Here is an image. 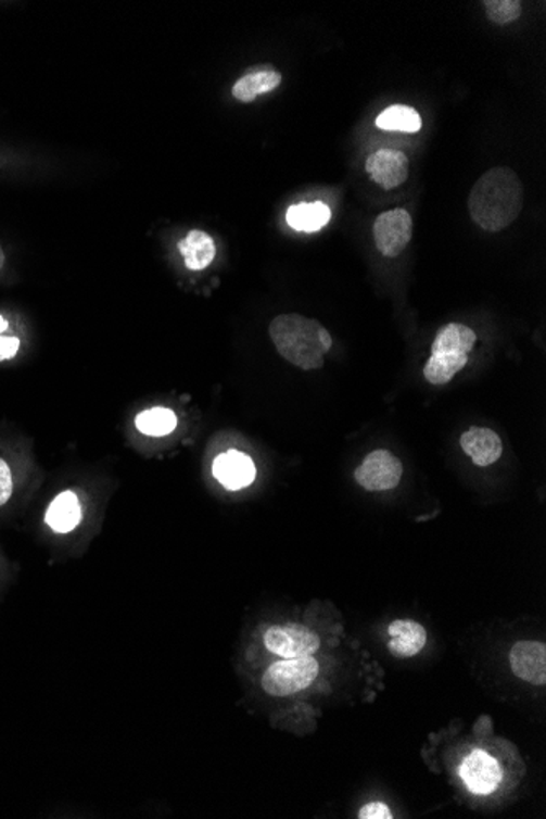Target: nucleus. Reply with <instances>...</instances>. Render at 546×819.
I'll return each mask as SVG.
<instances>
[{
  "label": "nucleus",
  "mask_w": 546,
  "mask_h": 819,
  "mask_svg": "<svg viewBox=\"0 0 546 819\" xmlns=\"http://www.w3.org/2000/svg\"><path fill=\"white\" fill-rule=\"evenodd\" d=\"M477 342V332L464 324L452 323L442 327L434 344H432V354L434 357H445V355H470Z\"/></svg>",
  "instance_id": "nucleus-14"
},
{
  "label": "nucleus",
  "mask_w": 546,
  "mask_h": 819,
  "mask_svg": "<svg viewBox=\"0 0 546 819\" xmlns=\"http://www.w3.org/2000/svg\"><path fill=\"white\" fill-rule=\"evenodd\" d=\"M14 491V481H12L11 468L8 463L0 458V506H4L11 500Z\"/></svg>",
  "instance_id": "nucleus-22"
},
{
  "label": "nucleus",
  "mask_w": 546,
  "mask_h": 819,
  "mask_svg": "<svg viewBox=\"0 0 546 819\" xmlns=\"http://www.w3.org/2000/svg\"><path fill=\"white\" fill-rule=\"evenodd\" d=\"M135 424L138 430L147 433V436L163 437L176 429L177 417L173 411L166 410V407H153V410L138 414Z\"/></svg>",
  "instance_id": "nucleus-19"
},
{
  "label": "nucleus",
  "mask_w": 546,
  "mask_h": 819,
  "mask_svg": "<svg viewBox=\"0 0 546 819\" xmlns=\"http://www.w3.org/2000/svg\"><path fill=\"white\" fill-rule=\"evenodd\" d=\"M391 641L388 650L394 658H412L428 643V631L418 621L394 620L390 625Z\"/></svg>",
  "instance_id": "nucleus-12"
},
{
  "label": "nucleus",
  "mask_w": 546,
  "mask_h": 819,
  "mask_svg": "<svg viewBox=\"0 0 546 819\" xmlns=\"http://www.w3.org/2000/svg\"><path fill=\"white\" fill-rule=\"evenodd\" d=\"M287 222L296 231L316 232L331 222V209L322 202L299 203L290 206Z\"/></svg>",
  "instance_id": "nucleus-17"
},
{
  "label": "nucleus",
  "mask_w": 546,
  "mask_h": 819,
  "mask_svg": "<svg viewBox=\"0 0 546 819\" xmlns=\"http://www.w3.org/2000/svg\"><path fill=\"white\" fill-rule=\"evenodd\" d=\"M82 519L79 500L73 491H64L48 507L45 522L58 533L73 532Z\"/></svg>",
  "instance_id": "nucleus-15"
},
{
  "label": "nucleus",
  "mask_w": 546,
  "mask_h": 819,
  "mask_svg": "<svg viewBox=\"0 0 546 819\" xmlns=\"http://www.w3.org/2000/svg\"><path fill=\"white\" fill-rule=\"evenodd\" d=\"M377 126L384 131L418 133L422 128V118L412 106L393 105L380 113Z\"/></svg>",
  "instance_id": "nucleus-18"
},
{
  "label": "nucleus",
  "mask_w": 546,
  "mask_h": 819,
  "mask_svg": "<svg viewBox=\"0 0 546 819\" xmlns=\"http://www.w3.org/2000/svg\"><path fill=\"white\" fill-rule=\"evenodd\" d=\"M264 643L268 651L285 659L308 658L321 646L318 633L299 623L268 628L264 634Z\"/></svg>",
  "instance_id": "nucleus-4"
},
{
  "label": "nucleus",
  "mask_w": 546,
  "mask_h": 819,
  "mask_svg": "<svg viewBox=\"0 0 546 819\" xmlns=\"http://www.w3.org/2000/svg\"><path fill=\"white\" fill-rule=\"evenodd\" d=\"M354 476L355 481L371 493L388 491L399 484L403 463L388 450H374L355 469Z\"/></svg>",
  "instance_id": "nucleus-5"
},
{
  "label": "nucleus",
  "mask_w": 546,
  "mask_h": 819,
  "mask_svg": "<svg viewBox=\"0 0 546 819\" xmlns=\"http://www.w3.org/2000/svg\"><path fill=\"white\" fill-rule=\"evenodd\" d=\"M4 264H5L4 249H2V245H0V268L4 267Z\"/></svg>",
  "instance_id": "nucleus-26"
},
{
  "label": "nucleus",
  "mask_w": 546,
  "mask_h": 819,
  "mask_svg": "<svg viewBox=\"0 0 546 819\" xmlns=\"http://www.w3.org/2000/svg\"><path fill=\"white\" fill-rule=\"evenodd\" d=\"M468 364V355H445L434 357L431 355L424 367L426 380L431 385H445L464 370Z\"/></svg>",
  "instance_id": "nucleus-20"
},
{
  "label": "nucleus",
  "mask_w": 546,
  "mask_h": 819,
  "mask_svg": "<svg viewBox=\"0 0 546 819\" xmlns=\"http://www.w3.org/2000/svg\"><path fill=\"white\" fill-rule=\"evenodd\" d=\"M8 320L4 319V317L0 316V336H2V332L8 331Z\"/></svg>",
  "instance_id": "nucleus-25"
},
{
  "label": "nucleus",
  "mask_w": 546,
  "mask_h": 819,
  "mask_svg": "<svg viewBox=\"0 0 546 819\" xmlns=\"http://www.w3.org/2000/svg\"><path fill=\"white\" fill-rule=\"evenodd\" d=\"M374 244L384 257H397L412 238V218L406 210L381 213L373 226Z\"/></svg>",
  "instance_id": "nucleus-6"
},
{
  "label": "nucleus",
  "mask_w": 546,
  "mask_h": 819,
  "mask_svg": "<svg viewBox=\"0 0 546 819\" xmlns=\"http://www.w3.org/2000/svg\"><path fill=\"white\" fill-rule=\"evenodd\" d=\"M510 669L517 678L533 685L546 684V646L538 641H519L509 654Z\"/></svg>",
  "instance_id": "nucleus-9"
},
{
  "label": "nucleus",
  "mask_w": 546,
  "mask_h": 819,
  "mask_svg": "<svg viewBox=\"0 0 546 819\" xmlns=\"http://www.w3.org/2000/svg\"><path fill=\"white\" fill-rule=\"evenodd\" d=\"M268 335L285 361L306 371L321 368L332 348L328 329L302 314H280L271 320Z\"/></svg>",
  "instance_id": "nucleus-2"
},
{
  "label": "nucleus",
  "mask_w": 546,
  "mask_h": 819,
  "mask_svg": "<svg viewBox=\"0 0 546 819\" xmlns=\"http://www.w3.org/2000/svg\"><path fill=\"white\" fill-rule=\"evenodd\" d=\"M213 476L229 491H238L254 482L255 465L245 453L228 450L213 462Z\"/></svg>",
  "instance_id": "nucleus-10"
},
{
  "label": "nucleus",
  "mask_w": 546,
  "mask_h": 819,
  "mask_svg": "<svg viewBox=\"0 0 546 819\" xmlns=\"http://www.w3.org/2000/svg\"><path fill=\"white\" fill-rule=\"evenodd\" d=\"M358 818L360 819H391L393 818V812H391V809L388 808L384 803L381 802H371L367 803V805L361 806L360 811H358Z\"/></svg>",
  "instance_id": "nucleus-23"
},
{
  "label": "nucleus",
  "mask_w": 546,
  "mask_h": 819,
  "mask_svg": "<svg viewBox=\"0 0 546 819\" xmlns=\"http://www.w3.org/2000/svg\"><path fill=\"white\" fill-rule=\"evenodd\" d=\"M179 251L186 262V267L190 270H205L216 255L215 241L212 236L200 229H192L182 241H179Z\"/></svg>",
  "instance_id": "nucleus-16"
},
{
  "label": "nucleus",
  "mask_w": 546,
  "mask_h": 819,
  "mask_svg": "<svg viewBox=\"0 0 546 819\" xmlns=\"http://www.w3.org/2000/svg\"><path fill=\"white\" fill-rule=\"evenodd\" d=\"M18 349H21V341L17 338L0 336V362L14 358L17 355Z\"/></svg>",
  "instance_id": "nucleus-24"
},
{
  "label": "nucleus",
  "mask_w": 546,
  "mask_h": 819,
  "mask_svg": "<svg viewBox=\"0 0 546 819\" xmlns=\"http://www.w3.org/2000/svg\"><path fill=\"white\" fill-rule=\"evenodd\" d=\"M523 210V186L509 167H494L478 179L468 197L471 219L484 231L509 228Z\"/></svg>",
  "instance_id": "nucleus-1"
},
{
  "label": "nucleus",
  "mask_w": 546,
  "mask_h": 819,
  "mask_svg": "<svg viewBox=\"0 0 546 819\" xmlns=\"http://www.w3.org/2000/svg\"><path fill=\"white\" fill-rule=\"evenodd\" d=\"M282 83V74L276 67L261 66L247 71L238 83L232 86V97L239 102L251 103L262 93L271 92Z\"/></svg>",
  "instance_id": "nucleus-13"
},
{
  "label": "nucleus",
  "mask_w": 546,
  "mask_h": 819,
  "mask_svg": "<svg viewBox=\"0 0 546 819\" xmlns=\"http://www.w3.org/2000/svg\"><path fill=\"white\" fill-rule=\"evenodd\" d=\"M483 5L487 18L497 25L510 24L522 15V2L519 0H486Z\"/></svg>",
  "instance_id": "nucleus-21"
},
{
  "label": "nucleus",
  "mask_w": 546,
  "mask_h": 819,
  "mask_svg": "<svg viewBox=\"0 0 546 819\" xmlns=\"http://www.w3.org/2000/svg\"><path fill=\"white\" fill-rule=\"evenodd\" d=\"M319 665L308 658L283 659L262 676V689L271 697H289L305 691L318 678Z\"/></svg>",
  "instance_id": "nucleus-3"
},
{
  "label": "nucleus",
  "mask_w": 546,
  "mask_h": 819,
  "mask_svg": "<svg viewBox=\"0 0 546 819\" xmlns=\"http://www.w3.org/2000/svg\"><path fill=\"white\" fill-rule=\"evenodd\" d=\"M365 171L378 186L393 190L403 186L409 176V161L397 149H378L365 162Z\"/></svg>",
  "instance_id": "nucleus-8"
},
{
  "label": "nucleus",
  "mask_w": 546,
  "mask_h": 819,
  "mask_svg": "<svg viewBox=\"0 0 546 819\" xmlns=\"http://www.w3.org/2000/svg\"><path fill=\"white\" fill-rule=\"evenodd\" d=\"M460 445L478 466L493 465L503 455L500 437L486 427H471L461 436Z\"/></svg>",
  "instance_id": "nucleus-11"
},
{
  "label": "nucleus",
  "mask_w": 546,
  "mask_h": 819,
  "mask_svg": "<svg viewBox=\"0 0 546 819\" xmlns=\"http://www.w3.org/2000/svg\"><path fill=\"white\" fill-rule=\"evenodd\" d=\"M465 785L477 795H490L499 786L503 770L499 763L483 749H474L460 767Z\"/></svg>",
  "instance_id": "nucleus-7"
}]
</instances>
